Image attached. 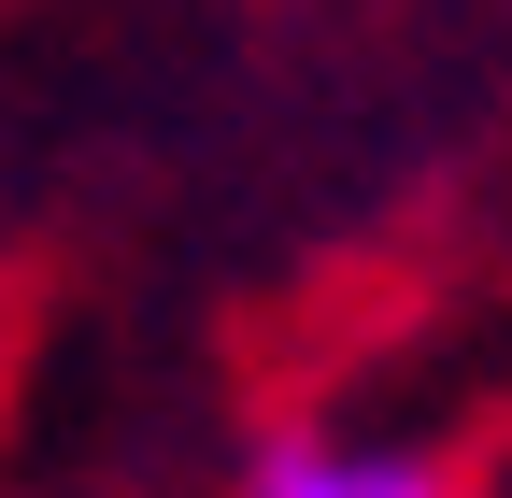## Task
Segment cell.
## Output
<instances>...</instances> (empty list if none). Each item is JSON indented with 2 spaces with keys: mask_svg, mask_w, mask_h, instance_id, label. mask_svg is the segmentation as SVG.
Returning <instances> with one entry per match:
<instances>
[{
  "mask_svg": "<svg viewBox=\"0 0 512 498\" xmlns=\"http://www.w3.org/2000/svg\"><path fill=\"white\" fill-rule=\"evenodd\" d=\"M242 498H470V470L427 442H384V427H271Z\"/></svg>",
  "mask_w": 512,
  "mask_h": 498,
  "instance_id": "6da1fadb",
  "label": "cell"
}]
</instances>
